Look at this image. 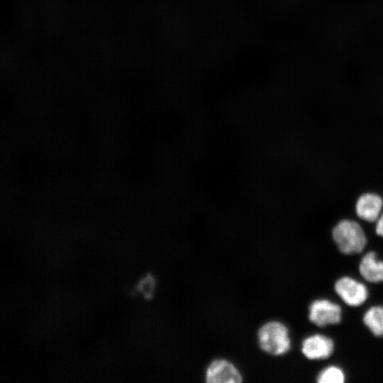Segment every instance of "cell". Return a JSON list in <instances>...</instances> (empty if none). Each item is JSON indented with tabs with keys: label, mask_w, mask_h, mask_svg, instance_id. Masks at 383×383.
<instances>
[{
	"label": "cell",
	"mask_w": 383,
	"mask_h": 383,
	"mask_svg": "<svg viewBox=\"0 0 383 383\" xmlns=\"http://www.w3.org/2000/svg\"><path fill=\"white\" fill-rule=\"evenodd\" d=\"M332 238L340 251L347 255L362 252L367 242L361 225L349 218H341L335 223Z\"/></svg>",
	"instance_id": "1"
},
{
	"label": "cell",
	"mask_w": 383,
	"mask_h": 383,
	"mask_svg": "<svg viewBox=\"0 0 383 383\" xmlns=\"http://www.w3.org/2000/svg\"><path fill=\"white\" fill-rule=\"evenodd\" d=\"M260 348L272 355H281L291 348L288 328L282 323L272 321L262 325L257 332Z\"/></svg>",
	"instance_id": "2"
},
{
	"label": "cell",
	"mask_w": 383,
	"mask_h": 383,
	"mask_svg": "<svg viewBox=\"0 0 383 383\" xmlns=\"http://www.w3.org/2000/svg\"><path fill=\"white\" fill-rule=\"evenodd\" d=\"M355 212L362 221L376 222L383 212V197L374 192L361 194L355 201Z\"/></svg>",
	"instance_id": "3"
},
{
	"label": "cell",
	"mask_w": 383,
	"mask_h": 383,
	"mask_svg": "<svg viewBox=\"0 0 383 383\" xmlns=\"http://www.w3.org/2000/svg\"><path fill=\"white\" fill-rule=\"evenodd\" d=\"M309 318L311 323L319 327L336 324L341 320V309L328 300H316L309 307Z\"/></svg>",
	"instance_id": "4"
},
{
	"label": "cell",
	"mask_w": 383,
	"mask_h": 383,
	"mask_svg": "<svg viewBox=\"0 0 383 383\" xmlns=\"http://www.w3.org/2000/svg\"><path fill=\"white\" fill-rule=\"evenodd\" d=\"M205 377L209 383H240L243 381L238 368L225 359L211 362L206 370Z\"/></svg>",
	"instance_id": "5"
},
{
	"label": "cell",
	"mask_w": 383,
	"mask_h": 383,
	"mask_svg": "<svg viewBox=\"0 0 383 383\" xmlns=\"http://www.w3.org/2000/svg\"><path fill=\"white\" fill-rule=\"evenodd\" d=\"M335 290L345 303L352 306L361 305L368 296L363 284L348 277L339 279L335 282Z\"/></svg>",
	"instance_id": "6"
},
{
	"label": "cell",
	"mask_w": 383,
	"mask_h": 383,
	"mask_svg": "<svg viewBox=\"0 0 383 383\" xmlns=\"http://www.w3.org/2000/svg\"><path fill=\"white\" fill-rule=\"evenodd\" d=\"M334 350L333 340L323 335H313L302 342L301 351L310 360H322L329 357Z\"/></svg>",
	"instance_id": "7"
},
{
	"label": "cell",
	"mask_w": 383,
	"mask_h": 383,
	"mask_svg": "<svg viewBox=\"0 0 383 383\" xmlns=\"http://www.w3.org/2000/svg\"><path fill=\"white\" fill-rule=\"evenodd\" d=\"M359 270L362 277L370 282L383 281V262L377 260L374 252L364 255L360 263Z\"/></svg>",
	"instance_id": "8"
},
{
	"label": "cell",
	"mask_w": 383,
	"mask_h": 383,
	"mask_svg": "<svg viewBox=\"0 0 383 383\" xmlns=\"http://www.w3.org/2000/svg\"><path fill=\"white\" fill-rule=\"evenodd\" d=\"M363 321L374 335H383V307L376 306L369 309L364 315Z\"/></svg>",
	"instance_id": "9"
},
{
	"label": "cell",
	"mask_w": 383,
	"mask_h": 383,
	"mask_svg": "<svg viewBox=\"0 0 383 383\" xmlns=\"http://www.w3.org/2000/svg\"><path fill=\"white\" fill-rule=\"evenodd\" d=\"M345 376L343 371L337 367L331 366L324 369L318 376L319 383H343Z\"/></svg>",
	"instance_id": "10"
},
{
	"label": "cell",
	"mask_w": 383,
	"mask_h": 383,
	"mask_svg": "<svg viewBox=\"0 0 383 383\" xmlns=\"http://www.w3.org/2000/svg\"><path fill=\"white\" fill-rule=\"evenodd\" d=\"M155 282L152 277H147L140 284L139 288L141 292L146 296L150 297L153 292Z\"/></svg>",
	"instance_id": "11"
},
{
	"label": "cell",
	"mask_w": 383,
	"mask_h": 383,
	"mask_svg": "<svg viewBox=\"0 0 383 383\" xmlns=\"http://www.w3.org/2000/svg\"><path fill=\"white\" fill-rule=\"evenodd\" d=\"M375 233L378 236L383 238V212L376 221Z\"/></svg>",
	"instance_id": "12"
}]
</instances>
